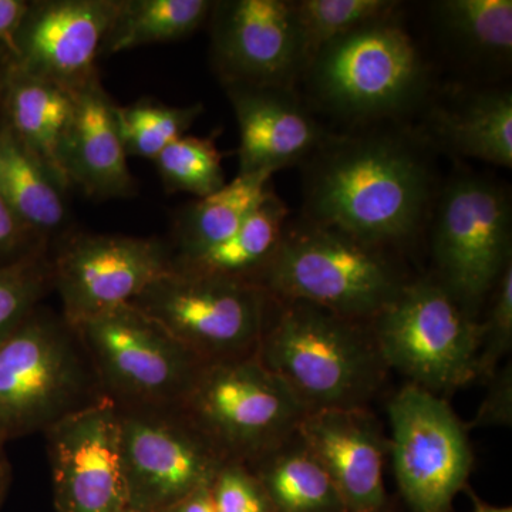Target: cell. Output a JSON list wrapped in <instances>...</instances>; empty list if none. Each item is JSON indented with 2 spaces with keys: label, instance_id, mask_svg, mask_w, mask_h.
I'll list each match as a JSON object with an SVG mask.
<instances>
[{
  "label": "cell",
  "instance_id": "484cf974",
  "mask_svg": "<svg viewBox=\"0 0 512 512\" xmlns=\"http://www.w3.org/2000/svg\"><path fill=\"white\" fill-rule=\"evenodd\" d=\"M212 6L211 0H119L101 55L191 36L210 19Z\"/></svg>",
  "mask_w": 512,
  "mask_h": 512
},
{
  "label": "cell",
  "instance_id": "ac0fdd59",
  "mask_svg": "<svg viewBox=\"0 0 512 512\" xmlns=\"http://www.w3.org/2000/svg\"><path fill=\"white\" fill-rule=\"evenodd\" d=\"M239 128V173H271L309 156L326 138L293 87L224 86Z\"/></svg>",
  "mask_w": 512,
  "mask_h": 512
},
{
  "label": "cell",
  "instance_id": "44dd1931",
  "mask_svg": "<svg viewBox=\"0 0 512 512\" xmlns=\"http://www.w3.org/2000/svg\"><path fill=\"white\" fill-rule=\"evenodd\" d=\"M0 198L40 241L47 244L66 224V191L16 136L2 114Z\"/></svg>",
  "mask_w": 512,
  "mask_h": 512
},
{
  "label": "cell",
  "instance_id": "4fadbf2b",
  "mask_svg": "<svg viewBox=\"0 0 512 512\" xmlns=\"http://www.w3.org/2000/svg\"><path fill=\"white\" fill-rule=\"evenodd\" d=\"M168 244L157 238L79 234L52 255L53 289L70 328L127 305L170 271Z\"/></svg>",
  "mask_w": 512,
  "mask_h": 512
},
{
  "label": "cell",
  "instance_id": "4dcf8cb0",
  "mask_svg": "<svg viewBox=\"0 0 512 512\" xmlns=\"http://www.w3.org/2000/svg\"><path fill=\"white\" fill-rule=\"evenodd\" d=\"M53 291L49 245L0 265V342Z\"/></svg>",
  "mask_w": 512,
  "mask_h": 512
},
{
  "label": "cell",
  "instance_id": "83f0119b",
  "mask_svg": "<svg viewBox=\"0 0 512 512\" xmlns=\"http://www.w3.org/2000/svg\"><path fill=\"white\" fill-rule=\"evenodd\" d=\"M202 104L167 106L153 99L138 100L130 106H117L116 119L127 156L156 160L158 154L185 136L201 116Z\"/></svg>",
  "mask_w": 512,
  "mask_h": 512
},
{
  "label": "cell",
  "instance_id": "9a60e30c",
  "mask_svg": "<svg viewBox=\"0 0 512 512\" xmlns=\"http://www.w3.org/2000/svg\"><path fill=\"white\" fill-rule=\"evenodd\" d=\"M211 62L222 86L293 87L308 66L292 2L224 0L211 10Z\"/></svg>",
  "mask_w": 512,
  "mask_h": 512
},
{
  "label": "cell",
  "instance_id": "8d00e7d4",
  "mask_svg": "<svg viewBox=\"0 0 512 512\" xmlns=\"http://www.w3.org/2000/svg\"><path fill=\"white\" fill-rule=\"evenodd\" d=\"M161 512H215L211 483L202 485L183 500L177 501Z\"/></svg>",
  "mask_w": 512,
  "mask_h": 512
},
{
  "label": "cell",
  "instance_id": "60d3db41",
  "mask_svg": "<svg viewBox=\"0 0 512 512\" xmlns=\"http://www.w3.org/2000/svg\"><path fill=\"white\" fill-rule=\"evenodd\" d=\"M123 512H138V511H134V510H131V508H127V510H124Z\"/></svg>",
  "mask_w": 512,
  "mask_h": 512
},
{
  "label": "cell",
  "instance_id": "5b68a950",
  "mask_svg": "<svg viewBox=\"0 0 512 512\" xmlns=\"http://www.w3.org/2000/svg\"><path fill=\"white\" fill-rule=\"evenodd\" d=\"M303 74L320 107L355 121L402 114L427 86L419 49L394 15L323 46Z\"/></svg>",
  "mask_w": 512,
  "mask_h": 512
},
{
  "label": "cell",
  "instance_id": "e575fe53",
  "mask_svg": "<svg viewBox=\"0 0 512 512\" xmlns=\"http://www.w3.org/2000/svg\"><path fill=\"white\" fill-rule=\"evenodd\" d=\"M511 365L504 367L498 375L490 380V392L481 404L480 412L471 427L481 426H511L512 417V379Z\"/></svg>",
  "mask_w": 512,
  "mask_h": 512
},
{
  "label": "cell",
  "instance_id": "ab89813d",
  "mask_svg": "<svg viewBox=\"0 0 512 512\" xmlns=\"http://www.w3.org/2000/svg\"><path fill=\"white\" fill-rule=\"evenodd\" d=\"M473 512H512V510L511 507H493V505H488L477 501L476 508H474Z\"/></svg>",
  "mask_w": 512,
  "mask_h": 512
},
{
  "label": "cell",
  "instance_id": "30bf717a",
  "mask_svg": "<svg viewBox=\"0 0 512 512\" xmlns=\"http://www.w3.org/2000/svg\"><path fill=\"white\" fill-rule=\"evenodd\" d=\"M507 192L476 174H458L441 194L433 221L437 282L477 319L512 261Z\"/></svg>",
  "mask_w": 512,
  "mask_h": 512
},
{
  "label": "cell",
  "instance_id": "5bb4252c",
  "mask_svg": "<svg viewBox=\"0 0 512 512\" xmlns=\"http://www.w3.org/2000/svg\"><path fill=\"white\" fill-rule=\"evenodd\" d=\"M45 436L57 512L127 510L116 403L103 397L56 421Z\"/></svg>",
  "mask_w": 512,
  "mask_h": 512
},
{
  "label": "cell",
  "instance_id": "f35d334b",
  "mask_svg": "<svg viewBox=\"0 0 512 512\" xmlns=\"http://www.w3.org/2000/svg\"><path fill=\"white\" fill-rule=\"evenodd\" d=\"M10 66H12V57L8 53L3 52V50H0V101H2L3 87H5Z\"/></svg>",
  "mask_w": 512,
  "mask_h": 512
},
{
  "label": "cell",
  "instance_id": "d6986e66",
  "mask_svg": "<svg viewBox=\"0 0 512 512\" xmlns=\"http://www.w3.org/2000/svg\"><path fill=\"white\" fill-rule=\"evenodd\" d=\"M72 119L63 138L62 167L70 187L94 200L130 198L136 183L116 119V103L99 79L73 92Z\"/></svg>",
  "mask_w": 512,
  "mask_h": 512
},
{
  "label": "cell",
  "instance_id": "4316f807",
  "mask_svg": "<svg viewBox=\"0 0 512 512\" xmlns=\"http://www.w3.org/2000/svg\"><path fill=\"white\" fill-rule=\"evenodd\" d=\"M437 28L460 55L480 63H510L511 0H443L434 3Z\"/></svg>",
  "mask_w": 512,
  "mask_h": 512
},
{
  "label": "cell",
  "instance_id": "603a6c76",
  "mask_svg": "<svg viewBox=\"0 0 512 512\" xmlns=\"http://www.w3.org/2000/svg\"><path fill=\"white\" fill-rule=\"evenodd\" d=\"M434 133L458 156L500 167L512 165V94L480 90L437 111Z\"/></svg>",
  "mask_w": 512,
  "mask_h": 512
},
{
  "label": "cell",
  "instance_id": "8992f818",
  "mask_svg": "<svg viewBox=\"0 0 512 512\" xmlns=\"http://www.w3.org/2000/svg\"><path fill=\"white\" fill-rule=\"evenodd\" d=\"M370 329L387 369L414 386L439 394L477 380L483 328L437 279L407 281Z\"/></svg>",
  "mask_w": 512,
  "mask_h": 512
},
{
  "label": "cell",
  "instance_id": "ba28073f",
  "mask_svg": "<svg viewBox=\"0 0 512 512\" xmlns=\"http://www.w3.org/2000/svg\"><path fill=\"white\" fill-rule=\"evenodd\" d=\"M72 329L101 393L119 407H178L205 366L130 303Z\"/></svg>",
  "mask_w": 512,
  "mask_h": 512
},
{
  "label": "cell",
  "instance_id": "74e56055",
  "mask_svg": "<svg viewBox=\"0 0 512 512\" xmlns=\"http://www.w3.org/2000/svg\"><path fill=\"white\" fill-rule=\"evenodd\" d=\"M10 483H12V466L5 450V441L0 439V510L8 495Z\"/></svg>",
  "mask_w": 512,
  "mask_h": 512
},
{
  "label": "cell",
  "instance_id": "7402d4cb",
  "mask_svg": "<svg viewBox=\"0 0 512 512\" xmlns=\"http://www.w3.org/2000/svg\"><path fill=\"white\" fill-rule=\"evenodd\" d=\"M288 218L289 208L272 191L231 237L201 254L170 259V269L255 284L281 244Z\"/></svg>",
  "mask_w": 512,
  "mask_h": 512
},
{
  "label": "cell",
  "instance_id": "836d02e7",
  "mask_svg": "<svg viewBox=\"0 0 512 512\" xmlns=\"http://www.w3.org/2000/svg\"><path fill=\"white\" fill-rule=\"evenodd\" d=\"M0 198V265L9 264L29 252L46 247Z\"/></svg>",
  "mask_w": 512,
  "mask_h": 512
},
{
  "label": "cell",
  "instance_id": "f1b7e54d",
  "mask_svg": "<svg viewBox=\"0 0 512 512\" xmlns=\"http://www.w3.org/2000/svg\"><path fill=\"white\" fill-rule=\"evenodd\" d=\"M402 3L392 0H298L292 2L308 63L323 46L375 20L389 18Z\"/></svg>",
  "mask_w": 512,
  "mask_h": 512
},
{
  "label": "cell",
  "instance_id": "2e32d148",
  "mask_svg": "<svg viewBox=\"0 0 512 512\" xmlns=\"http://www.w3.org/2000/svg\"><path fill=\"white\" fill-rule=\"evenodd\" d=\"M119 0L30 2L12 66L70 93L99 79L97 57Z\"/></svg>",
  "mask_w": 512,
  "mask_h": 512
},
{
  "label": "cell",
  "instance_id": "ffe728a7",
  "mask_svg": "<svg viewBox=\"0 0 512 512\" xmlns=\"http://www.w3.org/2000/svg\"><path fill=\"white\" fill-rule=\"evenodd\" d=\"M73 106L74 97L69 90L10 66L0 114L64 191L69 190L70 184L60 156Z\"/></svg>",
  "mask_w": 512,
  "mask_h": 512
},
{
  "label": "cell",
  "instance_id": "8fae6325",
  "mask_svg": "<svg viewBox=\"0 0 512 512\" xmlns=\"http://www.w3.org/2000/svg\"><path fill=\"white\" fill-rule=\"evenodd\" d=\"M389 417V453L404 500L414 512H450L473 468L466 427L440 394L410 383L394 394Z\"/></svg>",
  "mask_w": 512,
  "mask_h": 512
},
{
  "label": "cell",
  "instance_id": "cb8c5ba5",
  "mask_svg": "<svg viewBox=\"0 0 512 512\" xmlns=\"http://www.w3.org/2000/svg\"><path fill=\"white\" fill-rule=\"evenodd\" d=\"M272 175L238 174L214 194L185 205L175 217L170 259L201 254L231 237L274 191Z\"/></svg>",
  "mask_w": 512,
  "mask_h": 512
},
{
  "label": "cell",
  "instance_id": "6da1fadb",
  "mask_svg": "<svg viewBox=\"0 0 512 512\" xmlns=\"http://www.w3.org/2000/svg\"><path fill=\"white\" fill-rule=\"evenodd\" d=\"M305 220L383 248L419 232L433 177L416 144L402 134L328 137L305 171Z\"/></svg>",
  "mask_w": 512,
  "mask_h": 512
},
{
  "label": "cell",
  "instance_id": "9c48e42d",
  "mask_svg": "<svg viewBox=\"0 0 512 512\" xmlns=\"http://www.w3.org/2000/svg\"><path fill=\"white\" fill-rule=\"evenodd\" d=\"M274 303L251 282L170 269L130 305L210 365L255 355Z\"/></svg>",
  "mask_w": 512,
  "mask_h": 512
},
{
  "label": "cell",
  "instance_id": "d590c367",
  "mask_svg": "<svg viewBox=\"0 0 512 512\" xmlns=\"http://www.w3.org/2000/svg\"><path fill=\"white\" fill-rule=\"evenodd\" d=\"M28 0H0V50L15 57L16 39L28 13Z\"/></svg>",
  "mask_w": 512,
  "mask_h": 512
},
{
  "label": "cell",
  "instance_id": "f546056e",
  "mask_svg": "<svg viewBox=\"0 0 512 512\" xmlns=\"http://www.w3.org/2000/svg\"><path fill=\"white\" fill-rule=\"evenodd\" d=\"M154 161L165 190L170 192H187L200 200L227 184L214 137L183 136Z\"/></svg>",
  "mask_w": 512,
  "mask_h": 512
},
{
  "label": "cell",
  "instance_id": "7c38bea8",
  "mask_svg": "<svg viewBox=\"0 0 512 512\" xmlns=\"http://www.w3.org/2000/svg\"><path fill=\"white\" fill-rule=\"evenodd\" d=\"M128 508L161 512L210 484L224 458L180 407H119Z\"/></svg>",
  "mask_w": 512,
  "mask_h": 512
},
{
  "label": "cell",
  "instance_id": "3957f363",
  "mask_svg": "<svg viewBox=\"0 0 512 512\" xmlns=\"http://www.w3.org/2000/svg\"><path fill=\"white\" fill-rule=\"evenodd\" d=\"M383 248L308 220L286 225L255 285L275 301H302L370 323L406 285Z\"/></svg>",
  "mask_w": 512,
  "mask_h": 512
},
{
  "label": "cell",
  "instance_id": "d6a6232c",
  "mask_svg": "<svg viewBox=\"0 0 512 512\" xmlns=\"http://www.w3.org/2000/svg\"><path fill=\"white\" fill-rule=\"evenodd\" d=\"M215 512H275L271 500L248 464L227 460L211 481Z\"/></svg>",
  "mask_w": 512,
  "mask_h": 512
},
{
  "label": "cell",
  "instance_id": "277c9868",
  "mask_svg": "<svg viewBox=\"0 0 512 512\" xmlns=\"http://www.w3.org/2000/svg\"><path fill=\"white\" fill-rule=\"evenodd\" d=\"M74 330L37 308L0 342V439L42 431L103 399Z\"/></svg>",
  "mask_w": 512,
  "mask_h": 512
},
{
  "label": "cell",
  "instance_id": "7a4b0ae2",
  "mask_svg": "<svg viewBox=\"0 0 512 512\" xmlns=\"http://www.w3.org/2000/svg\"><path fill=\"white\" fill-rule=\"evenodd\" d=\"M256 357L306 414L367 407L389 370L370 323L302 301H275Z\"/></svg>",
  "mask_w": 512,
  "mask_h": 512
},
{
  "label": "cell",
  "instance_id": "d4e9b609",
  "mask_svg": "<svg viewBox=\"0 0 512 512\" xmlns=\"http://www.w3.org/2000/svg\"><path fill=\"white\" fill-rule=\"evenodd\" d=\"M248 466L275 512H348L329 474L298 431Z\"/></svg>",
  "mask_w": 512,
  "mask_h": 512
},
{
  "label": "cell",
  "instance_id": "e0dca14e",
  "mask_svg": "<svg viewBox=\"0 0 512 512\" xmlns=\"http://www.w3.org/2000/svg\"><path fill=\"white\" fill-rule=\"evenodd\" d=\"M298 433L329 474L346 511H390L384 485L389 439L367 407L308 413Z\"/></svg>",
  "mask_w": 512,
  "mask_h": 512
},
{
  "label": "cell",
  "instance_id": "1f68e13d",
  "mask_svg": "<svg viewBox=\"0 0 512 512\" xmlns=\"http://www.w3.org/2000/svg\"><path fill=\"white\" fill-rule=\"evenodd\" d=\"M491 306L487 319L481 323L480 355L477 362V380H490L498 362L511 352L512 345V261L490 295Z\"/></svg>",
  "mask_w": 512,
  "mask_h": 512
},
{
  "label": "cell",
  "instance_id": "52a82bcc",
  "mask_svg": "<svg viewBox=\"0 0 512 512\" xmlns=\"http://www.w3.org/2000/svg\"><path fill=\"white\" fill-rule=\"evenodd\" d=\"M178 407L225 461L245 464L284 443L306 416L256 353L202 366Z\"/></svg>",
  "mask_w": 512,
  "mask_h": 512
}]
</instances>
